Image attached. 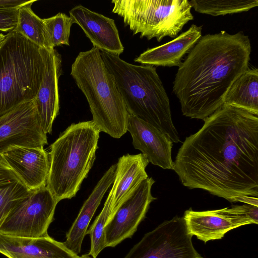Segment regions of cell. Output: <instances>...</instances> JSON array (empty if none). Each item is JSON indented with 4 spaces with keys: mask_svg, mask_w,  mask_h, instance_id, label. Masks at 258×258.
Wrapping results in <instances>:
<instances>
[{
    "mask_svg": "<svg viewBox=\"0 0 258 258\" xmlns=\"http://www.w3.org/2000/svg\"><path fill=\"white\" fill-rule=\"evenodd\" d=\"M204 120L182 143L173 170L190 189L257 206V115L223 104Z\"/></svg>",
    "mask_w": 258,
    "mask_h": 258,
    "instance_id": "obj_1",
    "label": "cell"
},
{
    "mask_svg": "<svg viewBox=\"0 0 258 258\" xmlns=\"http://www.w3.org/2000/svg\"><path fill=\"white\" fill-rule=\"evenodd\" d=\"M251 51L250 39L242 31L202 36L173 82L183 115L204 120L219 108L231 85L248 69Z\"/></svg>",
    "mask_w": 258,
    "mask_h": 258,
    "instance_id": "obj_2",
    "label": "cell"
},
{
    "mask_svg": "<svg viewBox=\"0 0 258 258\" xmlns=\"http://www.w3.org/2000/svg\"><path fill=\"white\" fill-rule=\"evenodd\" d=\"M100 53L129 114L158 128L173 143H178L180 140L172 120L169 99L156 68L133 64L119 56Z\"/></svg>",
    "mask_w": 258,
    "mask_h": 258,
    "instance_id": "obj_3",
    "label": "cell"
},
{
    "mask_svg": "<svg viewBox=\"0 0 258 258\" xmlns=\"http://www.w3.org/2000/svg\"><path fill=\"white\" fill-rule=\"evenodd\" d=\"M100 133L92 120L73 123L50 145L46 186L57 203L79 190L95 160Z\"/></svg>",
    "mask_w": 258,
    "mask_h": 258,
    "instance_id": "obj_4",
    "label": "cell"
},
{
    "mask_svg": "<svg viewBox=\"0 0 258 258\" xmlns=\"http://www.w3.org/2000/svg\"><path fill=\"white\" fill-rule=\"evenodd\" d=\"M71 75L85 95L100 132L119 139L127 132L128 113L113 76L95 47L80 52L71 67Z\"/></svg>",
    "mask_w": 258,
    "mask_h": 258,
    "instance_id": "obj_5",
    "label": "cell"
},
{
    "mask_svg": "<svg viewBox=\"0 0 258 258\" xmlns=\"http://www.w3.org/2000/svg\"><path fill=\"white\" fill-rule=\"evenodd\" d=\"M44 49L14 30L0 48V115L33 100L44 72Z\"/></svg>",
    "mask_w": 258,
    "mask_h": 258,
    "instance_id": "obj_6",
    "label": "cell"
},
{
    "mask_svg": "<svg viewBox=\"0 0 258 258\" xmlns=\"http://www.w3.org/2000/svg\"><path fill=\"white\" fill-rule=\"evenodd\" d=\"M112 12L122 17L133 34L160 42L175 38L194 17L187 0H113Z\"/></svg>",
    "mask_w": 258,
    "mask_h": 258,
    "instance_id": "obj_7",
    "label": "cell"
},
{
    "mask_svg": "<svg viewBox=\"0 0 258 258\" xmlns=\"http://www.w3.org/2000/svg\"><path fill=\"white\" fill-rule=\"evenodd\" d=\"M192 236L183 217L176 216L145 234L124 258H203Z\"/></svg>",
    "mask_w": 258,
    "mask_h": 258,
    "instance_id": "obj_8",
    "label": "cell"
},
{
    "mask_svg": "<svg viewBox=\"0 0 258 258\" xmlns=\"http://www.w3.org/2000/svg\"><path fill=\"white\" fill-rule=\"evenodd\" d=\"M57 203L46 186L32 190L8 215L0 227V233L29 238L48 235L47 230Z\"/></svg>",
    "mask_w": 258,
    "mask_h": 258,
    "instance_id": "obj_9",
    "label": "cell"
},
{
    "mask_svg": "<svg viewBox=\"0 0 258 258\" xmlns=\"http://www.w3.org/2000/svg\"><path fill=\"white\" fill-rule=\"evenodd\" d=\"M47 144L33 100L0 115V155L14 147H41Z\"/></svg>",
    "mask_w": 258,
    "mask_h": 258,
    "instance_id": "obj_10",
    "label": "cell"
},
{
    "mask_svg": "<svg viewBox=\"0 0 258 258\" xmlns=\"http://www.w3.org/2000/svg\"><path fill=\"white\" fill-rule=\"evenodd\" d=\"M154 182L152 177L144 180L106 223L104 227L106 247H115L133 236L145 218L151 203L156 200L151 194Z\"/></svg>",
    "mask_w": 258,
    "mask_h": 258,
    "instance_id": "obj_11",
    "label": "cell"
},
{
    "mask_svg": "<svg viewBox=\"0 0 258 258\" xmlns=\"http://www.w3.org/2000/svg\"><path fill=\"white\" fill-rule=\"evenodd\" d=\"M62 74L61 55L55 49H44V72L38 91L33 99L44 132L51 134L59 113V78Z\"/></svg>",
    "mask_w": 258,
    "mask_h": 258,
    "instance_id": "obj_12",
    "label": "cell"
},
{
    "mask_svg": "<svg viewBox=\"0 0 258 258\" xmlns=\"http://www.w3.org/2000/svg\"><path fill=\"white\" fill-rule=\"evenodd\" d=\"M74 23L78 24L93 47L119 56L124 51L118 30L113 19L79 5L69 11Z\"/></svg>",
    "mask_w": 258,
    "mask_h": 258,
    "instance_id": "obj_13",
    "label": "cell"
},
{
    "mask_svg": "<svg viewBox=\"0 0 258 258\" xmlns=\"http://www.w3.org/2000/svg\"><path fill=\"white\" fill-rule=\"evenodd\" d=\"M127 131L131 135L134 148L141 151L149 162L164 169H173L171 150L173 143L166 134L131 114L128 117Z\"/></svg>",
    "mask_w": 258,
    "mask_h": 258,
    "instance_id": "obj_14",
    "label": "cell"
},
{
    "mask_svg": "<svg viewBox=\"0 0 258 258\" xmlns=\"http://www.w3.org/2000/svg\"><path fill=\"white\" fill-rule=\"evenodd\" d=\"M0 156L30 190L46 186L50 162L43 147H14Z\"/></svg>",
    "mask_w": 258,
    "mask_h": 258,
    "instance_id": "obj_15",
    "label": "cell"
},
{
    "mask_svg": "<svg viewBox=\"0 0 258 258\" xmlns=\"http://www.w3.org/2000/svg\"><path fill=\"white\" fill-rule=\"evenodd\" d=\"M0 253L8 258H91L88 254L79 256L49 235L29 238L0 233Z\"/></svg>",
    "mask_w": 258,
    "mask_h": 258,
    "instance_id": "obj_16",
    "label": "cell"
},
{
    "mask_svg": "<svg viewBox=\"0 0 258 258\" xmlns=\"http://www.w3.org/2000/svg\"><path fill=\"white\" fill-rule=\"evenodd\" d=\"M149 163L147 158L142 153L136 155L127 154L119 158L112 186L113 191L108 221L140 184L148 177L146 168Z\"/></svg>",
    "mask_w": 258,
    "mask_h": 258,
    "instance_id": "obj_17",
    "label": "cell"
},
{
    "mask_svg": "<svg viewBox=\"0 0 258 258\" xmlns=\"http://www.w3.org/2000/svg\"><path fill=\"white\" fill-rule=\"evenodd\" d=\"M202 26L192 24L172 40L144 51L134 61L143 65L178 67L183 56L202 37Z\"/></svg>",
    "mask_w": 258,
    "mask_h": 258,
    "instance_id": "obj_18",
    "label": "cell"
},
{
    "mask_svg": "<svg viewBox=\"0 0 258 258\" xmlns=\"http://www.w3.org/2000/svg\"><path fill=\"white\" fill-rule=\"evenodd\" d=\"M116 164L111 166L98 182L83 204L76 220L66 234L64 245L78 254L89 223L101 201L115 177Z\"/></svg>",
    "mask_w": 258,
    "mask_h": 258,
    "instance_id": "obj_19",
    "label": "cell"
},
{
    "mask_svg": "<svg viewBox=\"0 0 258 258\" xmlns=\"http://www.w3.org/2000/svg\"><path fill=\"white\" fill-rule=\"evenodd\" d=\"M183 218L188 233L205 243L220 239L228 231L238 227L230 208L206 211H185Z\"/></svg>",
    "mask_w": 258,
    "mask_h": 258,
    "instance_id": "obj_20",
    "label": "cell"
},
{
    "mask_svg": "<svg viewBox=\"0 0 258 258\" xmlns=\"http://www.w3.org/2000/svg\"><path fill=\"white\" fill-rule=\"evenodd\" d=\"M223 104L258 115V70L248 69L231 85Z\"/></svg>",
    "mask_w": 258,
    "mask_h": 258,
    "instance_id": "obj_21",
    "label": "cell"
},
{
    "mask_svg": "<svg viewBox=\"0 0 258 258\" xmlns=\"http://www.w3.org/2000/svg\"><path fill=\"white\" fill-rule=\"evenodd\" d=\"M32 191L0 156V227L10 212Z\"/></svg>",
    "mask_w": 258,
    "mask_h": 258,
    "instance_id": "obj_22",
    "label": "cell"
},
{
    "mask_svg": "<svg viewBox=\"0 0 258 258\" xmlns=\"http://www.w3.org/2000/svg\"><path fill=\"white\" fill-rule=\"evenodd\" d=\"M29 4L19 10L18 22L14 31L24 36L40 48L51 51L52 46L44 20L37 16Z\"/></svg>",
    "mask_w": 258,
    "mask_h": 258,
    "instance_id": "obj_23",
    "label": "cell"
},
{
    "mask_svg": "<svg viewBox=\"0 0 258 258\" xmlns=\"http://www.w3.org/2000/svg\"><path fill=\"white\" fill-rule=\"evenodd\" d=\"M189 3L196 12L213 16L246 12L258 6L257 0H191Z\"/></svg>",
    "mask_w": 258,
    "mask_h": 258,
    "instance_id": "obj_24",
    "label": "cell"
},
{
    "mask_svg": "<svg viewBox=\"0 0 258 258\" xmlns=\"http://www.w3.org/2000/svg\"><path fill=\"white\" fill-rule=\"evenodd\" d=\"M113 189H110L105 201L104 207L96 218L90 228L87 231V234L90 235L91 247L88 255L93 258H96L100 252L106 247L104 234V227L110 216V205Z\"/></svg>",
    "mask_w": 258,
    "mask_h": 258,
    "instance_id": "obj_25",
    "label": "cell"
},
{
    "mask_svg": "<svg viewBox=\"0 0 258 258\" xmlns=\"http://www.w3.org/2000/svg\"><path fill=\"white\" fill-rule=\"evenodd\" d=\"M43 20L54 48L62 45H70L71 28L74 24L70 16L64 13H58L52 17Z\"/></svg>",
    "mask_w": 258,
    "mask_h": 258,
    "instance_id": "obj_26",
    "label": "cell"
},
{
    "mask_svg": "<svg viewBox=\"0 0 258 258\" xmlns=\"http://www.w3.org/2000/svg\"><path fill=\"white\" fill-rule=\"evenodd\" d=\"M36 1L0 0V30L10 32L18 22L19 10Z\"/></svg>",
    "mask_w": 258,
    "mask_h": 258,
    "instance_id": "obj_27",
    "label": "cell"
},
{
    "mask_svg": "<svg viewBox=\"0 0 258 258\" xmlns=\"http://www.w3.org/2000/svg\"><path fill=\"white\" fill-rule=\"evenodd\" d=\"M6 37H7V35H5L2 33H0V48L3 45L4 43L5 42Z\"/></svg>",
    "mask_w": 258,
    "mask_h": 258,
    "instance_id": "obj_28",
    "label": "cell"
}]
</instances>
